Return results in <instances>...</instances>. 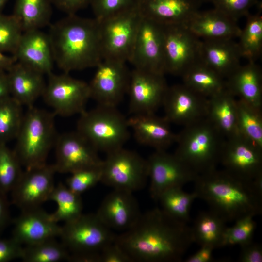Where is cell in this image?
Returning a JSON list of instances; mask_svg holds the SVG:
<instances>
[{"label":"cell","instance_id":"cell-1","mask_svg":"<svg viewBox=\"0 0 262 262\" xmlns=\"http://www.w3.org/2000/svg\"><path fill=\"white\" fill-rule=\"evenodd\" d=\"M133 262L180 261L193 242L191 227L156 208L142 213L115 240Z\"/></svg>","mask_w":262,"mask_h":262},{"label":"cell","instance_id":"cell-2","mask_svg":"<svg viewBox=\"0 0 262 262\" xmlns=\"http://www.w3.org/2000/svg\"><path fill=\"white\" fill-rule=\"evenodd\" d=\"M54 63L65 73L96 67L103 60L99 22L76 14L51 25Z\"/></svg>","mask_w":262,"mask_h":262},{"label":"cell","instance_id":"cell-3","mask_svg":"<svg viewBox=\"0 0 262 262\" xmlns=\"http://www.w3.org/2000/svg\"><path fill=\"white\" fill-rule=\"evenodd\" d=\"M193 182L197 198L204 200L226 222L262 213V194L255 188L253 180L214 168L198 174Z\"/></svg>","mask_w":262,"mask_h":262},{"label":"cell","instance_id":"cell-4","mask_svg":"<svg viewBox=\"0 0 262 262\" xmlns=\"http://www.w3.org/2000/svg\"><path fill=\"white\" fill-rule=\"evenodd\" d=\"M54 113L32 106L28 107L16 136L14 150L25 169L46 164L55 145L56 135Z\"/></svg>","mask_w":262,"mask_h":262},{"label":"cell","instance_id":"cell-5","mask_svg":"<svg viewBox=\"0 0 262 262\" xmlns=\"http://www.w3.org/2000/svg\"><path fill=\"white\" fill-rule=\"evenodd\" d=\"M222 136L207 118L201 119L177 135L174 154L198 174L211 170L220 162Z\"/></svg>","mask_w":262,"mask_h":262},{"label":"cell","instance_id":"cell-6","mask_svg":"<svg viewBox=\"0 0 262 262\" xmlns=\"http://www.w3.org/2000/svg\"><path fill=\"white\" fill-rule=\"evenodd\" d=\"M80 115L77 131L98 151L107 154L123 147L129 138L127 119L116 107L98 105Z\"/></svg>","mask_w":262,"mask_h":262},{"label":"cell","instance_id":"cell-7","mask_svg":"<svg viewBox=\"0 0 262 262\" xmlns=\"http://www.w3.org/2000/svg\"><path fill=\"white\" fill-rule=\"evenodd\" d=\"M142 18L137 6L98 21L103 59L129 62Z\"/></svg>","mask_w":262,"mask_h":262},{"label":"cell","instance_id":"cell-8","mask_svg":"<svg viewBox=\"0 0 262 262\" xmlns=\"http://www.w3.org/2000/svg\"><path fill=\"white\" fill-rule=\"evenodd\" d=\"M101 171L100 182L132 192L143 189L148 178L147 160L123 147L106 154Z\"/></svg>","mask_w":262,"mask_h":262},{"label":"cell","instance_id":"cell-9","mask_svg":"<svg viewBox=\"0 0 262 262\" xmlns=\"http://www.w3.org/2000/svg\"><path fill=\"white\" fill-rule=\"evenodd\" d=\"M162 25L164 73L181 76L200 61L201 40L183 24Z\"/></svg>","mask_w":262,"mask_h":262},{"label":"cell","instance_id":"cell-10","mask_svg":"<svg viewBox=\"0 0 262 262\" xmlns=\"http://www.w3.org/2000/svg\"><path fill=\"white\" fill-rule=\"evenodd\" d=\"M61 227L62 243L71 253L101 251L116 235L96 213H82Z\"/></svg>","mask_w":262,"mask_h":262},{"label":"cell","instance_id":"cell-11","mask_svg":"<svg viewBox=\"0 0 262 262\" xmlns=\"http://www.w3.org/2000/svg\"><path fill=\"white\" fill-rule=\"evenodd\" d=\"M47 75L42 96L55 115L69 116L85 111L86 104L91 98L88 83L67 73L58 75L51 72Z\"/></svg>","mask_w":262,"mask_h":262},{"label":"cell","instance_id":"cell-12","mask_svg":"<svg viewBox=\"0 0 262 262\" xmlns=\"http://www.w3.org/2000/svg\"><path fill=\"white\" fill-rule=\"evenodd\" d=\"M147 162L150 193L155 200L167 190L182 188L185 184L194 182L198 175L174 153L170 154L165 150H155Z\"/></svg>","mask_w":262,"mask_h":262},{"label":"cell","instance_id":"cell-13","mask_svg":"<svg viewBox=\"0 0 262 262\" xmlns=\"http://www.w3.org/2000/svg\"><path fill=\"white\" fill-rule=\"evenodd\" d=\"M125 62L103 59L89 84L91 98L98 105L116 107L127 92L130 72Z\"/></svg>","mask_w":262,"mask_h":262},{"label":"cell","instance_id":"cell-14","mask_svg":"<svg viewBox=\"0 0 262 262\" xmlns=\"http://www.w3.org/2000/svg\"><path fill=\"white\" fill-rule=\"evenodd\" d=\"M129 62L134 68L165 74L161 24L142 16Z\"/></svg>","mask_w":262,"mask_h":262},{"label":"cell","instance_id":"cell-15","mask_svg":"<svg viewBox=\"0 0 262 262\" xmlns=\"http://www.w3.org/2000/svg\"><path fill=\"white\" fill-rule=\"evenodd\" d=\"M164 74L134 68L130 74L127 92L132 115L154 113L168 89Z\"/></svg>","mask_w":262,"mask_h":262},{"label":"cell","instance_id":"cell-16","mask_svg":"<svg viewBox=\"0 0 262 262\" xmlns=\"http://www.w3.org/2000/svg\"><path fill=\"white\" fill-rule=\"evenodd\" d=\"M53 164L26 169L12 191V202L21 211L39 207L55 186Z\"/></svg>","mask_w":262,"mask_h":262},{"label":"cell","instance_id":"cell-17","mask_svg":"<svg viewBox=\"0 0 262 262\" xmlns=\"http://www.w3.org/2000/svg\"><path fill=\"white\" fill-rule=\"evenodd\" d=\"M54 145L56 172L71 174L102 164L98 151L77 131L57 136Z\"/></svg>","mask_w":262,"mask_h":262},{"label":"cell","instance_id":"cell-18","mask_svg":"<svg viewBox=\"0 0 262 262\" xmlns=\"http://www.w3.org/2000/svg\"><path fill=\"white\" fill-rule=\"evenodd\" d=\"M219 162L230 173L252 180L262 174V149L239 134L223 143Z\"/></svg>","mask_w":262,"mask_h":262},{"label":"cell","instance_id":"cell-19","mask_svg":"<svg viewBox=\"0 0 262 262\" xmlns=\"http://www.w3.org/2000/svg\"><path fill=\"white\" fill-rule=\"evenodd\" d=\"M163 105L169 123L187 126L207 116L208 98L183 83L168 87Z\"/></svg>","mask_w":262,"mask_h":262},{"label":"cell","instance_id":"cell-20","mask_svg":"<svg viewBox=\"0 0 262 262\" xmlns=\"http://www.w3.org/2000/svg\"><path fill=\"white\" fill-rule=\"evenodd\" d=\"M132 192L113 189L101 202L96 213L111 229L124 231L131 228L142 213Z\"/></svg>","mask_w":262,"mask_h":262},{"label":"cell","instance_id":"cell-21","mask_svg":"<svg viewBox=\"0 0 262 262\" xmlns=\"http://www.w3.org/2000/svg\"><path fill=\"white\" fill-rule=\"evenodd\" d=\"M61 226L37 207L21 211L14 220L12 237L21 245H33L60 237Z\"/></svg>","mask_w":262,"mask_h":262},{"label":"cell","instance_id":"cell-22","mask_svg":"<svg viewBox=\"0 0 262 262\" xmlns=\"http://www.w3.org/2000/svg\"><path fill=\"white\" fill-rule=\"evenodd\" d=\"M13 55L16 62L43 75L52 72L55 63L51 42L40 29L23 32Z\"/></svg>","mask_w":262,"mask_h":262},{"label":"cell","instance_id":"cell-23","mask_svg":"<svg viewBox=\"0 0 262 262\" xmlns=\"http://www.w3.org/2000/svg\"><path fill=\"white\" fill-rule=\"evenodd\" d=\"M137 141L156 150H165L176 142L177 135L171 130L169 122L154 113L132 115L127 119Z\"/></svg>","mask_w":262,"mask_h":262},{"label":"cell","instance_id":"cell-24","mask_svg":"<svg viewBox=\"0 0 262 262\" xmlns=\"http://www.w3.org/2000/svg\"><path fill=\"white\" fill-rule=\"evenodd\" d=\"M201 40L200 61L224 79L241 65L242 56L234 39Z\"/></svg>","mask_w":262,"mask_h":262},{"label":"cell","instance_id":"cell-25","mask_svg":"<svg viewBox=\"0 0 262 262\" xmlns=\"http://www.w3.org/2000/svg\"><path fill=\"white\" fill-rule=\"evenodd\" d=\"M198 0H137L142 17L161 25L185 24L198 11Z\"/></svg>","mask_w":262,"mask_h":262},{"label":"cell","instance_id":"cell-26","mask_svg":"<svg viewBox=\"0 0 262 262\" xmlns=\"http://www.w3.org/2000/svg\"><path fill=\"white\" fill-rule=\"evenodd\" d=\"M184 24L200 39H235L241 31L237 21L214 8L198 11Z\"/></svg>","mask_w":262,"mask_h":262},{"label":"cell","instance_id":"cell-27","mask_svg":"<svg viewBox=\"0 0 262 262\" xmlns=\"http://www.w3.org/2000/svg\"><path fill=\"white\" fill-rule=\"evenodd\" d=\"M7 71L11 97L22 106H33L43 95L46 85L44 75L17 62Z\"/></svg>","mask_w":262,"mask_h":262},{"label":"cell","instance_id":"cell-28","mask_svg":"<svg viewBox=\"0 0 262 262\" xmlns=\"http://www.w3.org/2000/svg\"><path fill=\"white\" fill-rule=\"evenodd\" d=\"M262 72L256 62L240 65L226 80L227 88L238 99L261 108Z\"/></svg>","mask_w":262,"mask_h":262},{"label":"cell","instance_id":"cell-29","mask_svg":"<svg viewBox=\"0 0 262 262\" xmlns=\"http://www.w3.org/2000/svg\"><path fill=\"white\" fill-rule=\"evenodd\" d=\"M206 118L222 136L228 138L239 134L237 99L227 87L208 98Z\"/></svg>","mask_w":262,"mask_h":262},{"label":"cell","instance_id":"cell-30","mask_svg":"<svg viewBox=\"0 0 262 262\" xmlns=\"http://www.w3.org/2000/svg\"><path fill=\"white\" fill-rule=\"evenodd\" d=\"M226 222L210 210L202 211L196 218L191 227L193 242L201 246H208L214 249L224 246Z\"/></svg>","mask_w":262,"mask_h":262},{"label":"cell","instance_id":"cell-31","mask_svg":"<svg viewBox=\"0 0 262 262\" xmlns=\"http://www.w3.org/2000/svg\"><path fill=\"white\" fill-rule=\"evenodd\" d=\"M183 84L207 98L225 89V79L200 61L181 76Z\"/></svg>","mask_w":262,"mask_h":262},{"label":"cell","instance_id":"cell-32","mask_svg":"<svg viewBox=\"0 0 262 262\" xmlns=\"http://www.w3.org/2000/svg\"><path fill=\"white\" fill-rule=\"evenodd\" d=\"M50 0H15L13 14L23 32L48 25L52 15Z\"/></svg>","mask_w":262,"mask_h":262},{"label":"cell","instance_id":"cell-33","mask_svg":"<svg viewBox=\"0 0 262 262\" xmlns=\"http://www.w3.org/2000/svg\"><path fill=\"white\" fill-rule=\"evenodd\" d=\"M49 200L57 204V210L50 214L51 219L57 223L71 221L82 213L81 195L73 192L62 183L54 186Z\"/></svg>","mask_w":262,"mask_h":262},{"label":"cell","instance_id":"cell-34","mask_svg":"<svg viewBox=\"0 0 262 262\" xmlns=\"http://www.w3.org/2000/svg\"><path fill=\"white\" fill-rule=\"evenodd\" d=\"M262 7L254 15L248 14L245 27L238 37L237 42L242 57L248 61L256 62L262 49Z\"/></svg>","mask_w":262,"mask_h":262},{"label":"cell","instance_id":"cell-35","mask_svg":"<svg viewBox=\"0 0 262 262\" xmlns=\"http://www.w3.org/2000/svg\"><path fill=\"white\" fill-rule=\"evenodd\" d=\"M237 111L239 133L262 149L261 108L237 98Z\"/></svg>","mask_w":262,"mask_h":262},{"label":"cell","instance_id":"cell-36","mask_svg":"<svg viewBox=\"0 0 262 262\" xmlns=\"http://www.w3.org/2000/svg\"><path fill=\"white\" fill-rule=\"evenodd\" d=\"M197 198L196 193L185 192L182 187L169 189L159 197L162 209L172 217L186 223L190 220V209L194 200Z\"/></svg>","mask_w":262,"mask_h":262},{"label":"cell","instance_id":"cell-37","mask_svg":"<svg viewBox=\"0 0 262 262\" xmlns=\"http://www.w3.org/2000/svg\"><path fill=\"white\" fill-rule=\"evenodd\" d=\"M70 252L62 243L52 239L23 247L21 259L24 262L68 261Z\"/></svg>","mask_w":262,"mask_h":262},{"label":"cell","instance_id":"cell-38","mask_svg":"<svg viewBox=\"0 0 262 262\" xmlns=\"http://www.w3.org/2000/svg\"><path fill=\"white\" fill-rule=\"evenodd\" d=\"M23 116L22 106L12 97L0 101V144L16 138Z\"/></svg>","mask_w":262,"mask_h":262},{"label":"cell","instance_id":"cell-39","mask_svg":"<svg viewBox=\"0 0 262 262\" xmlns=\"http://www.w3.org/2000/svg\"><path fill=\"white\" fill-rule=\"evenodd\" d=\"M22 166L14 151L0 144V189L6 193L13 189L23 173Z\"/></svg>","mask_w":262,"mask_h":262},{"label":"cell","instance_id":"cell-40","mask_svg":"<svg viewBox=\"0 0 262 262\" xmlns=\"http://www.w3.org/2000/svg\"><path fill=\"white\" fill-rule=\"evenodd\" d=\"M23 31L18 20L13 15L0 12V51L14 54Z\"/></svg>","mask_w":262,"mask_h":262},{"label":"cell","instance_id":"cell-41","mask_svg":"<svg viewBox=\"0 0 262 262\" xmlns=\"http://www.w3.org/2000/svg\"><path fill=\"white\" fill-rule=\"evenodd\" d=\"M252 215H246L236 220L233 226L227 227L224 232L223 246H240L252 241L256 223Z\"/></svg>","mask_w":262,"mask_h":262},{"label":"cell","instance_id":"cell-42","mask_svg":"<svg viewBox=\"0 0 262 262\" xmlns=\"http://www.w3.org/2000/svg\"><path fill=\"white\" fill-rule=\"evenodd\" d=\"M101 165L81 169L71 173L66 180V186L73 192L81 195L100 182Z\"/></svg>","mask_w":262,"mask_h":262},{"label":"cell","instance_id":"cell-43","mask_svg":"<svg viewBox=\"0 0 262 262\" xmlns=\"http://www.w3.org/2000/svg\"><path fill=\"white\" fill-rule=\"evenodd\" d=\"M137 0H91L90 5L98 21L130 8L137 3Z\"/></svg>","mask_w":262,"mask_h":262},{"label":"cell","instance_id":"cell-44","mask_svg":"<svg viewBox=\"0 0 262 262\" xmlns=\"http://www.w3.org/2000/svg\"><path fill=\"white\" fill-rule=\"evenodd\" d=\"M258 0H213L214 9L237 21L249 14L250 9L259 3Z\"/></svg>","mask_w":262,"mask_h":262},{"label":"cell","instance_id":"cell-45","mask_svg":"<svg viewBox=\"0 0 262 262\" xmlns=\"http://www.w3.org/2000/svg\"><path fill=\"white\" fill-rule=\"evenodd\" d=\"M22 246L13 238L9 239L0 238V262L21 259L23 249Z\"/></svg>","mask_w":262,"mask_h":262},{"label":"cell","instance_id":"cell-46","mask_svg":"<svg viewBox=\"0 0 262 262\" xmlns=\"http://www.w3.org/2000/svg\"><path fill=\"white\" fill-rule=\"evenodd\" d=\"M101 262H133L126 252L115 241L100 251Z\"/></svg>","mask_w":262,"mask_h":262},{"label":"cell","instance_id":"cell-47","mask_svg":"<svg viewBox=\"0 0 262 262\" xmlns=\"http://www.w3.org/2000/svg\"><path fill=\"white\" fill-rule=\"evenodd\" d=\"M241 250L239 258L241 262H262V247L258 244L251 241L241 246Z\"/></svg>","mask_w":262,"mask_h":262},{"label":"cell","instance_id":"cell-48","mask_svg":"<svg viewBox=\"0 0 262 262\" xmlns=\"http://www.w3.org/2000/svg\"><path fill=\"white\" fill-rule=\"evenodd\" d=\"M52 4L67 15L76 14L90 5L91 0H50Z\"/></svg>","mask_w":262,"mask_h":262},{"label":"cell","instance_id":"cell-49","mask_svg":"<svg viewBox=\"0 0 262 262\" xmlns=\"http://www.w3.org/2000/svg\"><path fill=\"white\" fill-rule=\"evenodd\" d=\"M68 262H101L100 251L70 253Z\"/></svg>","mask_w":262,"mask_h":262},{"label":"cell","instance_id":"cell-50","mask_svg":"<svg viewBox=\"0 0 262 262\" xmlns=\"http://www.w3.org/2000/svg\"><path fill=\"white\" fill-rule=\"evenodd\" d=\"M214 248L210 246H201L195 253L188 257L185 262H210L213 260V251Z\"/></svg>","mask_w":262,"mask_h":262},{"label":"cell","instance_id":"cell-51","mask_svg":"<svg viewBox=\"0 0 262 262\" xmlns=\"http://www.w3.org/2000/svg\"><path fill=\"white\" fill-rule=\"evenodd\" d=\"M9 219V209L6 193L0 189V234L7 225Z\"/></svg>","mask_w":262,"mask_h":262},{"label":"cell","instance_id":"cell-52","mask_svg":"<svg viewBox=\"0 0 262 262\" xmlns=\"http://www.w3.org/2000/svg\"><path fill=\"white\" fill-rule=\"evenodd\" d=\"M10 96L7 73L0 69V101Z\"/></svg>","mask_w":262,"mask_h":262},{"label":"cell","instance_id":"cell-53","mask_svg":"<svg viewBox=\"0 0 262 262\" xmlns=\"http://www.w3.org/2000/svg\"><path fill=\"white\" fill-rule=\"evenodd\" d=\"M16 62L13 55L8 56L0 51V69L7 71Z\"/></svg>","mask_w":262,"mask_h":262},{"label":"cell","instance_id":"cell-54","mask_svg":"<svg viewBox=\"0 0 262 262\" xmlns=\"http://www.w3.org/2000/svg\"><path fill=\"white\" fill-rule=\"evenodd\" d=\"M9 0H0V12H1V10Z\"/></svg>","mask_w":262,"mask_h":262},{"label":"cell","instance_id":"cell-55","mask_svg":"<svg viewBox=\"0 0 262 262\" xmlns=\"http://www.w3.org/2000/svg\"><path fill=\"white\" fill-rule=\"evenodd\" d=\"M200 2H212L213 0H198Z\"/></svg>","mask_w":262,"mask_h":262}]
</instances>
